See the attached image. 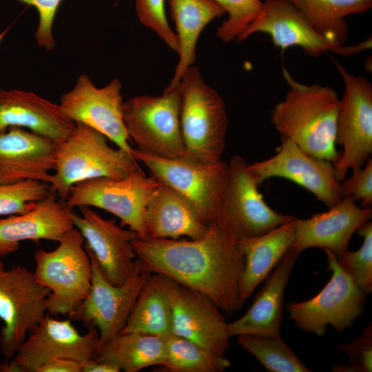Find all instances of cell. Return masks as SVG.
I'll return each mask as SVG.
<instances>
[{"label":"cell","instance_id":"1","mask_svg":"<svg viewBox=\"0 0 372 372\" xmlns=\"http://www.w3.org/2000/svg\"><path fill=\"white\" fill-rule=\"evenodd\" d=\"M132 245L136 258L150 273L201 293L226 314L242 307L239 294L244 258L236 238L217 222L197 239L136 238Z\"/></svg>","mask_w":372,"mask_h":372},{"label":"cell","instance_id":"2","mask_svg":"<svg viewBox=\"0 0 372 372\" xmlns=\"http://www.w3.org/2000/svg\"><path fill=\"white\" fill-rule=\"evenodd\" d=\"M282 74L289 91L274 107L271 123L281 137L290 139L311 156L334 165L340 156L335 147L340 105L337 93L329 86L301 83L285 68Z\"/></svg>","mask_w":372,"mask_h":372},{"label":"cell","instance_id":"3","mask_svg":"<svg viewBox=\"0 0 372 372\" xmlns=\"http://www.w3.org/2000/svg\"><path fill=\"white\" fill-rule=\"evenodd\" d=\"M178 85L182 157L205 164L221 161L229 126L223 99L205 82L195 65L185 71Z\"/></svg>","mask_w":372,"mask_h":372},{"label":"cell","instance_id":"4","mask_svg":"<svg viewBox=\"0 0 372 372\" xmlns=\"http://www.w3.org/2000/svg\"><path fill=\"white\" fill-rule=\"evenodd\" d=\"M75 124L68 138L57 145L54 173L49 183L50 190L63 201L77 183L99 177L123 178L139 167L132 154L112 147L97 130Z\"/></svg>","mask_w":372,"mask_h":372},{"label":"cell","instance_id":"5","mask_svg":"<svg viewBox=\"0 0 372 372\" xmlns=\"http://www.w3.org/2000/svg\"><path fill=\"white\" fill-rule=\"evenodd\" d=\"M34 260L36 281L50 290L47 311L69 316L87 297L91 287L92 264L82 234L72 228L55 249H39Z\"/></svg>","mask_w":372,"mask_h":372},{"label":"cell","instance_id":"6","mask_svg":"<svg viewBox=\"0 0 372 372\" xmlns=\"http://www.w3.org/2000/svg\"><path fill=\"white\" fill-rule=\"evenodd\" d=\"M327 270L332 274L323 289L313 298L287 305L290 320L305 332L322 337L327 327L342 332L351 327L364 311L366 293L338 262L336 255L324 249Z\"/></svg>","mask_w":372,"mask_h":372},{"label":"cell","instance_id":"7","mask_svg":"<svg viewBox=\"0 0 372 372\" xmlns=\"http://www.w3.org/2000/svg\"><path fill=\"white\" fill-rule=\"evenodd\" d=\"M160 182L140 167L123 178L99 177L74 185L64 201L70 208L88 206L105 210L121 220L142 239L147 236L145 214L148 201Z\"/></svg>","mask_w":372,"mask_h":372},{"label":"cell","instance_id":"8","mask_svg":"<svg viewBox=\"0 0 372 372\" xmlns=\"http://www.w3.org/2000/svg\"><path fill=\"white\" fill-rule=\"evenodd\" d=\"M178 85L161 96L141 95L123 103V121L137 149L165 158L182 157Z\"/></svg>","mask_w":372,"mask_h":372},{"label":"cell","instance_id":"9","mask_svg":"<svg viewBox=\"0 0 372 372\" xmlns=\"http://www.w3.org/2000/svg\"><path fill=\"white\" fill-rule=\"evenodd\" d=\"M132 154L151 176L189 200L205 223L210 225L215 222L227 181V163L221 161L205 164L185 157L165 158L137 149H133Z\"/></svg>","mask_w":372,"mask_h":372},{"label":"cell","instance_id":"10","mask_svg":"<svg viewBox=\"0 0 372 372\" xmlns=\"http://www.w3.org/2000/svg\"><path fill=\"white\" fill-rule=\"evenodd\" d=\"M87 254L92 264L91 287L87 297L68 318L81 321L88 329L96 328L99 333V348L123 330L141 289L151 273L136 258L125 282L114 285L105 278L93 256Z\"/></svg>","mask_w":372,"mask_h":372},{"label":"cell","instance_id":"11","mask_svg":"<svg viewBox=\"0 0 372 372\" xmlns=\"http://www.w3.org/2000/svg\"><path fill=\"white\" fill-rule=\"evenodd\" d=\"M244 158L234 155L227 163L228 176L216 219L237 240L263 234L291 220L264 200Z\"/></svg>","mask_w":372,"mask_h":372},{"label":"cell","instance_id":"12","mask_svg":"<svg viewBox=\"0 0 372 372\" xmlns=\"http://www.w3.org/2000/svg\"><path fill=\"white\" fill-rule=\"evenodd\" d=\"M334 62L344 84L335 131V143L343 151L333 165L335 178L341 182L349 169L361 168L372 154V86L366 78Z\"/></svg>","mask_w":372,"mask_h":372},{"label":"cell","instance_id":"13","mask_svg":"<svg viewBox=\"0 0 372 372\" xmlns=\"http://www.w3.org/2000/svg\"><path fill=\"white\" fill-rule=\"evenodd\" d=\"M50 292L33 271L19 265L6 269L0 260V349L6 358L15 355L27 333L46 316Z\"/></svg>","mask_w":372,"mask_h":372},{"label":"cell","instance_id":"14","mask_svg":"<svg viewBox=\"0 0 372 372\" xmlns=\"http://www.w3.org/2000/svg\"><path fill=\"white\" fill-rule=\"evenodd\" d=\"M121 90L118 79L114 78L104 87H98L87 74H82L74 87L62 94L59 105L74 123L97 130L118 147L132 154L131 139L123 121Z\"/></svg>","mask_w":372,"mask_h":372},{"label":"cell","instance_id":"15","mask_svg":"<svg viewBox=\"0 0 372 372\" xmlns=\"http://www.w3.org/2000/svg\"><path fill=\"white\" fill-rule=\"evenodd\" d=\"M281 138L274 156L247 165L256 185L272 177L285 178L305 188L328 207L337 204L342 197L333 164L311 156L290 139Z\"/></svg>","mask_w":372,"mask_h":372},{"label":"cell","instance_id":"16","mask_svg":"<svg viewBox=\"0 0 372 372\" xmlns=\"http://www.w3.org/2000/svg\"><path fill=\"white\" fill-rule=\"evenodd\" d=\"M81 334L68 318L59 320L46 315L30 331L12 360L19 372H38L51 359L67 358L83 362L94 358L99 346L96 328Z\"/></svg>","mask_w":372,"mask_h":372},{"label":"cell","instance_id":"17","mask_svg":"<svg viewBox=\"0 0 372 372\" xmlns=\"http://www.w3.org/2000/svg\"><path fill=\"white\" fill-rule=\"evenodd\" d=\"M79 208L81 215L70 208L68 214L74 227L84 238L85 250L93 256L111 283L121 285L134 269L136 256L132 241L139 236L117 225L114 218H102L90 207Z\"/></svg>","mask_w":372,"mask_h":372},{"label":"cell","instance_id":"18","mask_svg":"<svg viewBox=\"0 0 372 372\" xmlns=\"http://www.w3.org/2000/svg\"><path fill=\"white\" fill-rule=\"evenodd\" d=\"M257 32L269 34L275 47L282 51L298 46L313 57L329 51L343 55L358 51L356 45H338L326 39L287 0H265L260 14L236 40L243 41Z\"/></svg>","mask_w":372,"mask_h":372},{"label":"cell","instance_id":"19","mask_svg":"<svg viewBox=\"0 0 372 372\" xmlns=\"http://www.w3.org/2000/svg\"><path fill=\"white\" fill-rule=\"evenodd\" d=\"M172 310L171 334L225 355L230 338L227 322L219 308L208 298L174 281Z\"/></svg>","mask_w":372,"mask_h":372},{"label":"cell","instance_id":"20","mask_svg":"<svg viewBox=\"0 0 372 372\" xmlns=\"http://www.w3.org/2000/svg\"><path fill=\"white\" fill-rule=\"evenodd\" d=\"M371 217V207H360L352 197H342L326 211L307 219L295 218V239L291 249L300 253L320 247L338 257L347 250L353 234Z\"/></svg>","mask_w":372,"mask_h":372},{"label":"cell","instance_id":"21","mask_svg":"<svg viewBox=\"0 0 372 372\" xmlns=\"http://www.w3.org/2000/svg\"><path fill=\"white\" fill-rule=\"evenodd\" d=\"M57 145L21 127H12L0 133V183L36 180L49 184Z\"/></svg>","mask_w":372,"mask_h":372},{"label":"cell","instance_id":"22","mask_svg":"<svg viewBox=\"0 0 372 372\" xmlns=\"http://www.w3.org/2000/svg\"><path fill=\"white\" fill-rule=\"evenodd\" d=\"M75 125L59 104L30 91L0 88V133L12 127H21L59 144Z\"/></svg>","mask_w":372,"mask_h":372},{"label":"cell","instance_id":"23","mask_svg":"<svg viewBox=\"0 0 372 372\" xmlns=\"http://www.w3.org/2000/svg\"><path fill=\"white\" fill-rule=\"evenodd\" d=\"M56 195L51 191L31 210L0 218V258L18 251L24 240L59 242L74 227L68 207Z\"/></svg>","mask_w":372,"mask_h":372},{"label":"cell","instance_id":"24","mask_svg":"<svg viewBox=\"0 0 372 372\" xmlns=\"http://www.w3.org/2000/svg\"><path fill=\"white\" fill-rule=\"evenodd\" d=\"M299 254L293 249L287 251L245 313L227 323L229 338L280 336L285 291Z\"/></svg>","mask_w":372,"mask_h":372},{"label":"cell","instance_id":"25","mask_svg":"<svg viewBox=\"0 0 372 372\" xmlns=\"http://www.w3.org/2000/svg\"><path fill=\"white\" fill-rule=\"evenodd\" d=\"M145 225L147 238L151 239L182 236L197 239L205 235L210 227L189 200L161 183L147 205Z\"/></svg>","mask_w":372,"mask_h":372},{"label":"cell","instance_id":"26","mask_svg":"<svg viewBox=\"0 0 372 372\" xmlns=\"http://www.w3.org/2000/svg\"><path fill=\"white\" fill-rule=\"evenodd\" d=\"M295 239V218L258 236L237 240L244 258L240 281L242 305L291 248Z\"/></svg>","mask_w":372,"mask_h":372},{"label":"cell","instance_id":"27","mask_svg":"<svg viewBox=\"0 0 372 372\" xmlns=\"http://www.w3.org/2000/svg\"><path fill=\"white\" fill-rule=\"evenodd\" d=\"M169 4L180 50L174 76L165 90L176 87L185 71L195 63L197 41L206 25L226 13L213 0H169Z\"/></svg>","mask_w":372,"mask_h":372},{"label":"cell","instance_id":"28","mask_svg":"<svg viewBox=\"0 0 372 372\" xmlns=\"http://www.w3.org/2000/svg\"><path fill=\"white\" fill-rule=\"evenodd\" d=\"M173 282L163 274L151 273L121 333L139 332L165 337L170 335Z\"/></svg>","mask_w":372,"mask_h":372},{"label":"cell","instance_id":"29","mask_svg":"<svg viewBox=\"0 0 372 372\" xmlns=\"http://www.w3.org/2000/svg\"><path fill=\"white\" fill-rule=\"evenodd\" d=\"M166 337L139 332L119 333L99 347L94 358L125 372L162 366L167 355Z\"/></svg>","mask_w":372,"mask_h":372},{"label":"cell","instance_id":"30","mask_svg":"<svg viewBox=\"0 0 372 372\" xmlns=\"http://www.w3.org/2000/svg\"><path fill=\"white\" fill-rule=\"evenodd\" d=\"M302 14L311 27L328 41L343 45L348 38L344 17L364 13L372 0H287Z\"/></svg>","mask_w":372,"mask_h":372},{"label":"cell","instance_id":"31","mask_svg":"<svg viewBox=\"0 0 372 372\" xmlns=\"http://www.w3.org/2000/svg\"><path fill=\"white\" fill-rule=\"evenodd\" d=\"M167 355L162 365L169 372H222L231 366L225 355L203 347L186 338L166 337Z\"/></svg>","mask_w":372,"mask_h":372},{"label":"cell","instance_id":"32","mask_svg":"<svg viewBox=\"0 0 372 372\" xmlns=\"http://www.w3.org/2000/svg\"><path fill=\"white\" fill-rule=\"evenodd\" d=\"M240 347L254 356L269 372H310L280 336L238 335Z\"/></svg>","mask_w":372,"mask_h":372},{"label":"cell","instance_id":"33","mask_svg":"<svg viewBox=\"0 0 372 372\" xmlns=\"http://www.w3.org/2000/svg\"><path fill=\"white\" fill-rule=\"evenodd\" d=\"M50 192V185L40 180L0 183V216L28 211L46 198Z\"/></svg>","mask_w":372,"mask_h":372},{"label":"cell","instance_id":"34","mask_svg":"<svg viewBox=\"0 0 372 372\" xmlns=\"http://www.w3.org/2000/svg\"><path fill=\"white\" fill-rule=\"evenodd\" d=\"M362 238L361 247L353 251H344L338 262L366 293L372 291V223L363 224L356 231Z\"/></svg>","mask_w":372,"mask_h":372},{"label":"cell","instance_id":"35","mask_svg":"<svg viewBox=\"0 0 372 372\" xmlns=\"http://www.w3.org/2000/svg\"><path fill=\"white\" fill-rule=\"evenodd\" d=\"M228 13V19L217 30V37L224 43L236 39L260 14L261 0H213Z\"/></svg>","mask_w":372,"mask_h":372},{"label":"cell","instance_id":"36","mask_svg":"<svg viewBox=\"0 0 372 372\" xmlns=\"http://www.w3.org/2000/svg\"><path fill=\"white\" fill-rule=\"evenodd\" d=\"M135 9L139 21L153 30L170 49L178 54V39L168 23L165 0H136Z\"/></svg>","mask_w":372,"mask_h":372},{"label":"cell","instance_id":"37","mask_svg":"<svg viewBox=\"0 0 372 372\" xmlns=\"http://www.w3.org/2000/svg\"><path fill=\"white\" fill-rule=\"evenodd\" d=\"M335 348L345 353L349 364H338L331 366L335 372L372 371V325L370 323L354 340L346 343H336Z\"/></svg>","mask_w":372,"mask_h":372},{"label":"cell","instance_id":"38","mask_svg":"<svg viewBox=\"0 0 372 372\" xmlns=\"http://www.w3.org/2000/svg\"><path fill=\"white\" fill-rule=\"evenodd\" d=\"M23 4L34 7L39 14V24L34 33L37 44L52 51L55 46L53 24L56 12L63 0H17Z\"/></svg>","mask_w":372,"mask_h":372},{"label":"cell","instance_id":"39","mask_svg":"<svg viewBox=\"0 0 372 372\" xmlns=\"http://www.w3.org/2000/svg\"><path fill=\"white\" fill-rule=\"evenodd\" d=\"M352 175L340 182L342 197L351 196L355 201L360 200L362 207L372 205V159L369 158L360 169L352 171Z\"/></svg>","mask_w":372,"mask_h":372},{"label":"cell","instance_id":"40","mask_svg":"<svg viewBox=\"0 0 372 372\" xmlns=\"http://www.w3.org/2000/svg\"><path fill=\"white\" fill-rule=\"evenodd\" d=\"M38 372H81V362L67 358H56L42 365Z\"/></svg>","mask_w":372,"mask_h":372},{"label":"cell","instance_id":"41","mask_svg":"<svg viewBox=\"0 0 372 372\" xmlns=\"http://www.w3.org/2000/svg\"><path fill=\"white\" fill-rule=\"evenodd\" d=\"M120 371L114 366L98 360L96 359L92 358L81 362V372H118Z\"/></svg>","mask_w":372,"mask_h":372}]
</instances>
